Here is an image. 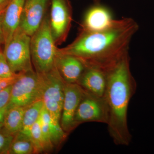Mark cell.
<instances>
[{
    "label": "cell",
    "instance_id": "obj_1",
    "mask_svg": "<svg viewBox=\"0 0 154 154\" xmlns=\"http://www.w3.org/2000/svg\"><path fill=\"white\" fill-rule=\"evenodd\" d=\"M138 29V24L132 18L114 19L104 30H80L72 43L58 49L78 58L86 68L97 69L107 74L129 54L131 42Z\"/></svg>",
    "mask_w": 154,
    "mask_h": 154
},
{
    "label": "cell",
    "instance_id": "obj_2",
    "mask_svg": "<svg viewBox=\"0 0 154 154\" xmlns=\"http://www.w3.org/2000/svg\"><path fill=\"white\" fill-rule=\"evenodd\" d=\"M104 97L108 106L107 129L116 145H129L132 135L128 124V111L137 85L130 69L129 54L125 56L107 74Z\"/></svg>",
    "mask_w": 154,
    "mask_h": 154
},
{
    "label": "cell",
    "instance_id": "obj_3",
    "mask_svg": "<svg viewBox=\"0 0 154 154\" xmlns=\"http://www.w3.org/2000/svg\"><path fill=\"white\" fill-rule=\"evenodd\" d=\"M30 48L32 62L36 72L45 73L54 68L57 48L47 15L38 30L30 36Z\"/></svg>",
    "mask_w": 154,
    "mask_h": 154
},
{
    "label": "cell",
    "instance_id": "obj_4",
    "mask_svg": "<svg viewBox=\"0 0 154 154\" xmlns=\"http://www.w3.org/2000/svg\"><path fill=\"white\" fill-rule=\"evenodd\" d=\"M39 74L42 80L41 99L44 107L54 119L60 122L66 82L55 66L50 71Z\"/></svg>",
    "mask_w": 154,
    "mask_h": 154
},
{
    "label": "cell",
    "instance_id": "obj_5",
    "mask_svg": "<svg viewBox=\"0 0 154 154\" xmlns=\"http://www.w3.org/2000/svg\"><path fill=\"white\" fill-rule=\"evenodd\" d=\"M30 36L18 28L4 54L11 69L16 73L33 70L30 54Z\"/></svg>",
    "mask_w": 154,
    "mask_h": 154
},
{
    "label": "cell",
    "instance_id": "obj_6",
    "mask_svg": "<svg viewBox=\"0 0 154 154\" xmlns=\"http://www.w3.org/2000/svg\"><path fill=\"white\" fill-rule=\"evenodd\" d=\"M41 98L40 75L33 70L20 73L12 86L8 105L26 107Z\"/></svg>",
    "mask_w": 154,
    "mask_h": 154
},
{
    "label": "cell",
    "instance_id": "obj_7",
    "mask_svg": "<svg viewBox=\"0 0 154 154\" xmlns=\"http://www.w3.org/2000/svg\"><path fill=\"white\" fill-rule=\"evenodd\" d=\"M84 91V96L75 114V126L80 123L90 122L107 124L109 111L104 96L99 97Z\"/></svg>",
    "mask_w": 154,
    "mask_h": 154
},
{
    "label": "cell",
    "instance_id": "obj_8",
    "mask_svg": "<svg viewBox=\"0 0 154 154\" xmlns=\"http://www.w3.org/2000/svg\"><path fill=\"white\" fill-rule=\"evenodd\" d=\"M72 16L69 0H51L50 25L56 45L66 39L71 26Z\"/></svg>",
    "mask_w": 154,
    "mask_h": 154
},
{
    "label": "cell",
    "instance_id": "obj_9",
    "mask_svg": "<svg viewBox=\"0 0 154 154\" xmlns=\"http://www.w3.org/2000/svg\"><path fill=\"white\" fill-rule=\"evenodd\" d=\"M84 89L77 83H66L64 99L60 118V125L66 133L75 128V116L78 106L84 96Z\"/></svg>",
    "mask_w": 154,
    "mask_h": 154
},
{
    "label": "cell",
    "instance_id": "obj_10",
    "mask_svg": "<svg viewBox=\"0 0 154 154\" xmlns=\"http://www.w3.org/2000/svg\"><path fill=\"white\" fill-rule=\"evenodd\" d=\"M48 1L25 0L19 27L29 36H32L41 25Z\"/></svg>",
    "mask_w": 154,
    "mask_h": 154
},
{
    "label": "cell",
    "instance_id": "obj_11",
    "mask_svg": "<svg viewBox=\"0 0 154 154\" xmlns=\"http://www.w3.org/2000/svg\"><path fill=\"white\" fill-rule=\"evenodd\" d=\"M55 66L64 81L68 84H77L86 69L78 58L61 52L58 48Z\"/></svg>",
    "mask_w": 154,
    "mask_h": 154
},
{
    "label": "cell",
    "instance_id": "obj_12",
    "mask_svg": "<svg viewBox=\"0 0 154 154\" xmlns=\"http://www.w3.org/2000/svg\"><path fill=\"white\" fill-rule=\"evenodd\" d=\"M109 8L100 4H95L85 14L81 30L96 31L104 30L114 21Z\"/></svg>",
    "mask_w": 154,
    "mask_h": 154
},
{
    "label": "cell",
    "instance_id": "obj_13",
    "mask_svg": "<svg viewBox=\"0 0 154 154\" xmlns=\"http://www.w3.org/2000/svg\"><path fill=\"white\" fill-rule=\"evenodd\" d=\"M25 0H11L3 11L2 25L4 45L7 46L19 28Z\"/></svg>",
    "mask_w": 154,
    "mask_h": 154
},
{
    "label": "cell",
    "instance_id": "obj_14",
    "mask_svg": "<svg viewBox=\"0 0 154 154\" xmlns=\"http://www.w3.org/2000/svg\"><path fill=\"white\" fill-rule=\"evenodd\" d=\"M77 84L91 94L104 97L107 87V74L97 69L86 68Z\"/></svg>",
    "mask_w": 154,
    "mask_h": 154
},
{
    "label": "cell",
    "instance_id": "obj_15",
    "mask_svg": "<svg viewBox=\"0 0 154 154\" xmlns=\"http://www.w3.org/2000/svg\"><path fill=\"white\" fill-rule=\"evenodd\" d=\"M25 108V107L8 105L3 124L6 132L14 135L21 131Z\"/></svg>",
    "mask_w": 154,
    "mask_h": 154
},
{
    "label": "cell",
    "instance_id": "obj_16",
    "mask_svg": "<svg viewBox=\"0 0 154 154\" xmlns=\"http://www.w3.org/2000/svg\"><path fill=\"white\" fill-rule=\"evenodd\" d=\"M43 107V101L40 99L25 107L23 125L20 132L30 138L31 128L40 117Z\"/></svg>",
    "mask_w": 154,
    "mask_h": 154
},
{
    "label": "cell",
    "instance_id": "obj_17",
    "mask_svg": "<svg viewBox=\"0 0 154 154\" xmlns=\"http://www.w3.org/2000/svg\"><path fill=\"white\" fill-rule=\"evenodd\" d=\"M40 118L48 126L51 141L54 145L61 142L65 138L66 133L61 126L60 122L54 119L44 106L42 110Z\"/></svg>",
    "mask_w": 154,
    "mask_h": 154
},
{
    "label": "cell",
    "instance_id": "obj_18",
    "mask_svg": "<svg viewBox=\"0 0 154 154\" xmlns=\"http://www.w3.org/2000/svg\"><path fill=\"white\" fill-rule=\"evenodd\" d=\"M16 135L7 153L30 154L35 153L34 146L30 137L21 132Z\"/></svg>",
    "mask_w": 154,
    "mask_h": 154
},
{
    "label": "cell",
    "instance_id": "obj_19",
    "mask_svg": "<svg viewBox=\"0 0 154 154\" xmlns=\"http://www.w3.org/2000/svg\"><path fill=\"white\" fill-rule=\"evenodd\" d=\"M30 138L34 146L35 153L46 150L42 132L40 117L31 128Z\"/></svg>",
    "mask_w": 154,
    "mask_h": 154
},
{
    "label": "cell",
    "instance_id": "obj_20",
    "mask_svg": "<svg viewBox=\"0 0 154 154\" xmlns=\"http://www.w3.org/2000/svg\"><path fill=\"white\" fill-rule=\"evenodd\" d=\"M18 73L14 72L7 62L3 52L0 53V77L10 78L16 75Z\"/></svg>",
    "mask_w": 154,
    "mask_h": 154
},
{
    "label": "cell",
    "instance_id": "obj_21",
    "mask_svg": "<svg viewBox=\"0 0 154 154\" xmlns=\"http://www.w3.org/2000/svg\"><path fill=\"white\" fill-rule=\"evenodd\" d=\"M8 132H0V153H7L14 137Z\"/></svg>",
    "mask_w": 154,
    "mask_h": 154
},
{
    "label": "cell",
    "instance_id": "obj_22",
    "mask_svg": "<svg viewBox=\"0 0 154 154\" xmlns=\"http://www.w3.org/2000/svg\"><path fill=\"white\" fill-rule=\"evenodd\" d=\"M12 86L13 85L0 91V108L8 105L11 100Z\"/></svg>",
    "mask_w": 154,
    "mask_h": 154
},
{
    "label": "cell",
    "instance_id": "obj_23",
    "mask_svg": "<svg viewBox=\"0 0 154 154\" xmlns=\"http://www.w3.org/2000/svg\"><path fill=\"white\" fill-rule=\"evenodd\" d=\"M20 74V73H19L13 77L2 78V80L0 81V91L14 85Z\"/></svg>",
    "mask_w": 154,
    "mask_h": 154
},
{
    "label": "cell",
    "instance_id": "obj_24",
    "mask_svg": "<svg viewBox=\"0 0 154 154\" xmlns=\"http://www.w3.org/2000/svg\"><path fill=\"white\" fill-rule=\"evenodd\" d=\"M4 10V9L2 11H0V45L2 44H4V41H4L2 25V19L3 13Z\"/></svg>",
    "mask_w": 154,
    "mask_h": 154
},
{
    "label": "cell",
    "instance_id": "obj_25",
    "mask_svg": "<svg viewBox=\"0 0 154 154\" xmlns=\"http://www.w3.org/2000/svg\"><path fill=\"white\" fill-rule=\"evenodd\" d=\"M8 108V105L3 108H0V124H3L5 115Z\"/></svg>",
    "mask_w": 154,
    "mask_h": 154
},
{
    "label": "cell",
    "instance_id": "obj_26",
    "mask_svg": "<svg viewBox=\"0 0 154 154\" xmlns=\"http://www.w3.org/2000/svg\"><path fill=\"white\" fill-rule=\"evenodd\" d=\"M11 0H0V9H4L7 7Z\"/></svg>",
    "mask_w": 154,
    "mask_h": 154
},
{
    "label": "cell",
    "instance_id": "obj_27",
    "mask_svg": "<svg viewBox=\"0 0 154 154\" xmlns=\"http://www.w3.org/2000/svg\"><path fill=\"white\" fill-rule=\"evenodd\" d=\"M95 4H100L101 0H92Z\"/></svg>",
    "mask_w": 154,
    "mask_h": 154
},
{
    "label": "cell",
    "instance_id": "obj_28",
    "mask_svg": "<svg viewBox=\"0 0 154 154\" xmlns=\"http://www.w3.org/2000/svg\"><path fill=\"white\" fill-rule=\"evenodd\" d=\"M4 9H0V11H2V10H4Z\"/></svg>",
    "mask_w": 154,
    "mask_h": 154
},
{
    "label": "cell",
    "instance_id": "obj_29",
    "mask_svg": "<svg viewBox=\"0 0 154 154\" xmlns=\"http://www.w3.org/2000/svg\"><path fill=\"white\" fill-rule=\"evenodd\" d=\"M2 78H1V77H0V81H1V80H2Z\"/></svg>",
    "mask_w": 154,
    "mask_h": 154
},
{
    "label": "cell",
    "instance_id": "obj_30",
    "mask_svg": "<svg viewBox=\"0 0 154 154\" xmlns=\"http://www.w3.org/2000/svg\"><path fill=\"white\" fill-rule=\"evenodd\" d=\"M1 51H0V53H1Z\"/></svg>",
    "mask_w": 154,
    "mask_h": 154
}]
</instances>
